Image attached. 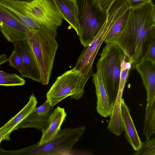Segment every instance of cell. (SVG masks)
Returning <instances> with one entry per match:
<instances>
[{
    "mask_svg": "<svg viewBox=\"0 0 155 155\" xmlns=\"http://www.w3.org/2000/svg\"><path fill=\"white\" fill-rule=\"evenodd\" d=\"M92 76L97 96V111L102 117H107L110 115L113 106L109 100L104 84L102 74L100 71L97 70V72L93 73Z\"/></svg>",
    "mask_w": 155,
    "mask_h": 155,
    "instance_id": "obj_11",
    "label": "cell"
},
{
    "mask_svg": "<svg viewBox=\"0 0 155 155\" xmlns=\"http://www.w3.org/2000/svg\"><path fill=\"white\" fill-rule=\"evenodd\" d=\"M116 0H94L97 7L102 10L107 12Z\"/></svg>",
    "mask_w": 155,
    "mask_h": 155,
    "instance_id": "obj_25",
    "label": "cell"
},
{
    "mask_svg": "<svg viewBox=\"0 0 155 155\" xmlns=\"http://www.w3.org/2000/svg\"><path fill=\"white\" fill-rule=\"evenodd\" d=\"M38 101L33 93L30 96L29 100L25 106L16 115L11 118L4 125L0 128V134L3 140L10 139L11 133L23 120L31 114L33 113L36 107Z\"/></svg>",
    "mask_w": 155,
    "mask_h": 155,
    "instance_id": "obj_10",
    "label": "cell"
},
{
    "mask_svg": "<svg viewBox=\"0 0 155 155\" xmlns=\"http://www.w3.org/2000/svg\"></svg>",
    "mask_w": 155,
    "mask_h": 155,
    "instance_id": "obj_31",
    "label": "cell"
},
{
    "mask_svg": "<svg viewBox=\"0 0 155 155\" xmlns=\"http://www.w3.org/2000/svg\"><path fill=\"white\" fill-rule=\"evenodd\" d=\"M25 36L39 67L41 83L43 85H47L58 47L55 39L56 36L43 26L34 32L28 30Z\"/></svg>",
    "mask_w": 155,
    "mask_h": 155,
    "instance_id": "obj_3",
    "label": "cell"
},
{
    "mask_svg": "<svg viewBox=\"0 0 155 155\" xmlns=\"http://www.w3.org/2000/svg\"><path fill=\"white\" fill-rule=\"evenodd\" d=\"M49 101L47 100L41 106L35 108L33 113L40 115H47L50 114V111L53 109Z\"/></svg>",
    "mask_w": 155,
    "mask_h": 155,
    "instance_id": "obj_24",
    "label": "cell"
},
{
    "mask_svg": "<svg viewBox=\"0 0 155 155\" xmlns=\"http://www.w3.org/2000/svg\"><path fill=\"white\" fill-rule=\"evenodd\" d=\"M123 53L115 43L106 44L100 54L97 64V70L100 71L110 104L114 106L119 84L121 56Z\"/></svg>",
    "mask_w": 155,
    "mask_h": 155,
    "instance_id": "obj_5",
    "label": "cell"
},
{
    "mask_svg": "<svg viewBox=\"0 0 155 155\" xmlns=\"http://www.w3.org/2000/svg\"><path fill=\"white\" fill-rule=\"evenodd\" d=\"M2 23L25 33L28 30L17 15L7 8L0 5V25Z\"/></svg>",
    "mask_w": 155,
    "mask_h": 155,
    "instance_id": "obj_16",
    "label": "cell"
},
{
    "mask_svg": "<svg viewBox=\"0 0 155 155\" xmlns=\"http://www.w3.org/2000/svg\"><path fill=\"white\" fill-rule=\"evenodd\" d=\"M0 5L15 13L28 29L37 22L56 36L63 16L54 0H0Z\"/></svg>",
    "mask_w": 155,
    "mask_h": 155,
    "instance_id": "obj_2",
    "label": "cell"
},
{
    "mask_svg": "<svg viewBox=\"0 0 155 155\" xmlns=\"http://www.w3.org/2000/svg\"><path fill=\"white\" fill-rule=\"evenodd\" d=\"M13 43L14 50L20 55L22 60L23 70L21 74V77L41 83V76L39 67L26 37Z\"/></svg>",
    "mask_w": 155,
    "mask_h": 155,
    "instance_id": "obj_9",
    "label": "cell"
},
{
    "mask_svg": "<svg viewBox=\"0 0 155 155\" xmlns=\"http://www.w3.org/2000/svg\"><path fill=\"white\" fill-rule=\"evenodd\" d=\"M127 5L131 9L140 7L148 3L152 0H126Z\"/></svg>",
    "mask_w": 155,
    "mask_h": 155,
    "instance_id": "obj_26",
    "label": "cell"
},
{
    "mask_svg": "<svg viewBox=\"0 0 155 155\" xmlns=\"http://www.w3.org/2000/svg\"><path fill=\"white\" fill-rule=\"evenodd\" d=\"M112 19V12L108 10L107 20L101 31L91 43L84 47L74 67L81 71L87 81L93 73L92 68L94 61L111 26Z\"/></svg>",
    "mask_w": 155,
    "mask_h": 155,
    "instance_id": "obj_8",
    "label": "cell"
},
{
    "mask_svg": "<svg viewBox=\"0 0 155 155\" xmlns=\"http://www.w3.org/2000/svg\"><path fill=\"white\" fill-rule=\"evenodd\" d=\"M72 0V1H74V2H76V1H77V0Z\"/></svg>",
    "mask_w": 155,
    "mask_h": 155,
    "instance_id": "obj_30",
    "label": "cell"
},
{
    "mask_svg": "<svg viewBox=\"0 0 155 155\" xmlns=\"http://www.w3.org/2000/svg\"><path fill=\"white\" fill-rule=\"evenodd\" d=\"M121 113L125 137L133 149L137 151L140 147L142 142L134 125L130 110L123 99L121 102Z\"/></svg>",
    "mask_w": 155,
    "mask_h": 155,
    "instance_id": "obj_14",
    "label": "cell"
},
{
    "mask_svg": "<svg viewBox=\"0 0 155 155\" xmlns=\"http://www.w3.org/2000/svg\"><path fill=\"white\" fill-rule=\"evenodd\" d=\"M135 68L140 75L147 92V101L155 97V64L148 61L141 60Z\"/></svg>",
    "mask_w": 155,
    "mask_h": 155,
    "instance_id": "obj_13",
    "label": "cell"
},
{
    "mask_svg": "<svg viewBox=\"0 0 155 155\" xmlns=\"http://www.w3.org/2000/svg\"><path fill=\"white\" fill-rule=\"evenodd\" d=\"M147 101L143 129L147 140L150 138L155 132V97Z\"/></svg>",
    "mask_w": 155,
    "mask_h": 155,
    "instance_id": "obj_17",
    "label": "cell"
},
{
    "mask_svg": "<svg viewBox=\"0 0 155 155\" xmlns=\"http://www.w3.org/2000/svg\"><path fill=\"white\" fill-rule=\"evenodd\" d=\"M87 82L81 71L74 68L57 78L46 93L47 100L53 107L69 96L79 100L83 96Z\"/></svg>",
    "mask_w": 155,
    "mask_h": 155,
    "instance_id": "obj_7",
    "label": "cell"
},
{
    "mask_svg": "<svg viewBox=\"0 0 155 155\" xmlns=\"http://www.w3.org/2000/svg\"><path fill=\"white\" fill-rule=\"evenodd\" d=\"M15 74H9L6 73L3 71H0V77H4L12 76L14 75Z\"/></svg>",
    "mask_w": 155,
    "mask_h": 155,
    "instance_id": "obj_28",
    "label": "cell"
},
{
    "mask_svg": "<svg viewBox=\"0 0 155 155\" xmlns=\"http://www.w3.org/2000/svg\"><path fill=\"white\" fill-rule=\"evenodd\" d=\"M2 140H2V135L0 134V144Z\"/></svg>",
    "mask_w": 155,
    "mask_h": 155,
    "instance_id": "obj_29",
    "label": "cell"
},
{
    "mask_svg": "<svg viewBox=\"0 0 155 155\" xmlns=\"http://www.w3.org/2000/svg\"><path fill=\"white\" fill-rule=\"evenodd\" d=\"M50 114L40 115L35 113H32L17 126L15 130L33 127L42 131L47 125L48 117Z\"/></svg>",
    "mask_w": 155,
    "mask_h": 155,
    "instance_id": "obj_18",
    "label": "cell"
},
{
    "mask_svg": "<svg viewBox=\"0 0 155 155\" xmlns=\"http://www.w3.org/2000/svg\"><path fill=\"white\" fill-rule=\"evenodd\" d=\"M84 126L60 129L52 139L41 145L38 143L16 150H5L4 155H43L66 154L71 152L72 147L83 135Z\"/></svg>",
    "mask_w": 155,
    "mask_h": 155,
    "instance_id": "obj_4",
    "label": "cell"
},
{
    "mask_svg": "<svg viewBox=\"0 0 155 155\" xmlns=\"http://www.w3.org/2000/svg\"><path fill=\"white\" fill-rule=\"evenodd\" d=\"M134 154L135 155H155V138L147 139L142 143L140 147Z\"/></svg>",
    "mask_w": 155,
    "mask_h": 155,
    "instance_id": "obj_20",
    "label": "cell"
},
{
    "mask_svg": "<svg viewBox=\"0 0 155 155\" xmlns=\"http://www.w3.org/2000/svg\"><path fill=\"white\" fill-rule=\"evenodd\" d=\"M25 80L16 74L12 76L0 77V85L6 86H21L25 84Z\"/></svg>",
    "mask_w": 155,
    "mask_h": 155,
    "instance_id": "obj_21",
    "label": "cell"
},
{
    "mask_svg": "<svg viewBox=\"0 0 155 155\" xmlns=\"http://www.w3.org/2000/svg\"><path fill=\"white\" fill-rule=\"evenodd\" d=\"M8 61L7 55L5 54L0 55V67L1 65Z\"/></svg>",
    "mask_w": 155,
    "mask_h": 155,
    "instance_id": "obj_27",
    "label": "cell"
},
{
    "mask_svg": "<svg viewBox=\"0 0 155 155\" xmlns=\"http://www.w3.org/2000/svg\"><path fill=\"white\" fill-rule=\"evenodd\" d=\"M155 36V6L152 1L131 9L127 23L114 42L135 66Z\"/></svg>",
    "mask_w": 155,
    "mask_h": 155,
    "instance_id": "obj_1",
    "label": "cell"
},
{
    "mask_svg": "<svg viewBox=\"0 0 155 155\" xmlns=\"http://www.w3.org/2000/svg\"><path fill=\"white\" fill-rule=\"evenodd\" d=\"M64 109L58 106L50 114L46 128L42 130L41 137L37 143L39 145L44 143L53 138L61 129V127L67 116Z\"/></svg>",
    "mask_w": 155,
    "mask_h": 155,
    "instance_id": "obj_12",
    "label": "cell"
},
{
    "mask_svg": "<svg viewBox=\"0 0 155 155\" xmlns=\"http://www.w3.org/2000/svg\"><path fill=\"white\" fill-rule=\"evenodd\" d=\"M141 60L148 61L155 64V36L151 39Z\"/></svg>",
    "mask_w": 155,
    "mask_h": 155,
    "instance_id": "obj_23",
    "label": "cell"
},
{
    "mask_svg": "<svg viewBox=\"0 0 155 155\" xmlns=\"http://www.w3.org/2000/svg\"><path fill=\"white\" fill-rule=\"evenodd\" d=\"M0 30L3 35L10 42L22 40L25 38L26 33L10 27L2 23L0 25Z\"/></svg>",
    "mask_w": 155,
    "mask_h": 155,
    "instance_id": "obj_19",
    "label": "cell"
},
{
    "mask_svg": "<svg viewBox=\"0 0 155 155\" xmlns=\"http://www.w3.org/2000/svg\"><path fill=\"white\" fill-rule=\"evenodd\" d=\"M9 65L17 69L21 74L23 70L22 60L20 55L14 49L8 58Z\"/></svg>",
    "mask_w": 155,
    "mask_h": 155,
    "instance_id": "obj_22",
    "label": "cell"
},
{
    "mask_svg": "<svg viewBox=\"0 0 155 155\" xmlns=\"http://www.w3.org/2000/svg\"><path fill=\"white\" fill-rule=\"evenodd\" d=\"M80 33L78 35L84 47L90 44L106 21L107 12L99 8L94 0H77Z\"/></svg>",
    "mask_w": 155,
    "mask_h": 155,
    "instance_id": "obj_6",
    "label": "cell"
},
{
    "mask_svg": "<svg viewBox=\"0 0 155 155\" xmlns=\"http://www.w3.org/2000/svg\"><path fill=\"white\" fill-rule=\"evenodd\" d=\"M63 16L78 36L80 27L76 2L71 0H54Z\"/></svg>",
    "mask_w": 155,
    "mask_h": 155,
    "instance_id": "obj_15",
    "label": "cell"
}]
</instances>
